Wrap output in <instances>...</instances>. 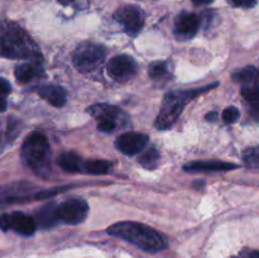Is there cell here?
I'll use <instances>...</instances> for the list:
<instances>
[{
  "label": "cell",
  "mask_w": 259,
  "mask_h": 258,
  "mask_svg": "<svg viewBox=\"0 0 259 258\" xmlns=\"http://www.w3.org/2000/svg\"><path fill=\"white\" fill-rule=\"evenodd\" d=\"M139 163H141L146 169L157 168V166H158L159 163L158 149L154 148V147L146 149V151L141 154V157H139Z\"/></svg>",
  "instance_id": "d6986e66"
},
{
  "label": "cell",
  "mask_w": 259,
  "mask_h": 258,
  "mask_svg": "<svg viewBox=\"0 0 259 258\" xmlns=\"http://www.w3.org/2000/svg\"><path fill=\"white\" fill-rule=\"evenodd\" d=\"M148 141L149 137L147 134L128 132L116 138L115 146L118 151H120L125 156H134L146 148Z\"/></svg>",
  "instance_id": "8fae6325"
},
{
  "label": "cell",
  "mask_w": 259,
  "mask_h": 258,
  "mask_svg": "<svg viewBox=\"0 0 259 258\" xmlns=\"http://www.w3.org/2000/svg\"><path fill=\"white\" fill-rule=\"evenodd\" d=\"M106 232L113 237L126 240L136 247L141 248L142 250L149 253L161 252L166 249L168 245L164 235H162L153 228L137 222L116 223L109 227Z\"/></svg>",
  "instance_id": "6da1fadb"
},
{
  "label": "cell",
  "mask_w": 259,
  "mask_h": 258,
  "mask_svg": "<svg viewBox=\"0 0 259 258\" xmlns=\"http://www.w3.org/2000/svg\"><path fill=\"white\" fill-rule=\"evenodd\" d=\"M19 134V121L15 118H9L7 126V138L8 141H14Z\"/></svg>",
  "instance_id": "d4e9b609"
},
{
  "label": "cell",
  "mask_w": 259,
  "mask_h": 258,
  "mask_svg": "<svg viewBox=\"0 0 259 258\" xmlns=\"http://www.w3.org/2000/svg\"><path fill=\"white\" fill-rule=\"evenodd\" d=\"M70 185L67 186H58V187H53V189H47V190H40L38 191L37 194L34 195V199L35 200H45V199H51V197L56 196V195L61 194V192H65L67 191V189H70Z\"/></svg>",
  "instance_id": "7402d4cb"
},
{
  "label": "cell",
  "mask_w": 259,
  "mask_h": 258,
  "mask_svg": "<svg viewBox=\"0 0 259 258\" xmlns=\"http://www.w3.org/2000/svg\"><path fill=\"white\" fill-rule=\"evenodd\" d=\"M168 71V66L167 62H153L152 65H149L148 68V75L152 78H161Z\"/></svg>",
  "instance_id": "603a6c76"
},
{
  "label": "cell",
  "mask_w": 259,
  "mask_h": 258,
  "mask_svg": "<svg viewBox=\"0 0 259 258\" xmlns=\"http://www.w3.org/2000/svg\"><path fill=\"white\" fill-rule=\"evenodd\" d=\"M217 116H218V114L215 113V111H214V113H212V111H211V113L206 114V116H205V118H206L209 121H211V120L214 121V120H217Z\"/></svg>",
  "instance_id": "f546056e"
},
{
  "label": "cell",
  "mask_w": 259,
  "mask_h": 258,
  "mask_svg": "<svg viewBox=\"0 0 259 258\" xmlns=\"http://www.w3.org/2000/svg\"><path fill=\"white\" fill-rule=\"evenodd\" d=\"M243 159H244L245 166L253 169H259V147H253V148L247 149L243 153Z\"/></svg>",
  "instance_id": "44dd1931"
},
{
  "label": "cell",
  "mask_w": 259,
  "mask_h": 258,
  "mask_svg": "<svg viewBox=\"0 0 259 258\" xmlns=\"http://www.w3.org/2000/svg\"><path fill=\"white\" fill-rule=\"evenodd\" d=\"M22 157L25 163L42 177H48L51 168V147L47 137L39 132L29 134L22 147Z\"/></svg>",
  "instance_id": "277c9868"
},
{
  "label": "cell",
  "mask_w": 259,
  "mask_h": 258,
  "mask_svg": "<svg viewBox=\"0 0 259 258\" xmlns=\"http://www.w3.org/2000/svg\"><path fill=\"white\" fill-rule=\"evenodd\" d=\"M229 3L238 8H253L255 5V0H229Z\"/></svg>",
  "instance_id": "484cf974"
},
{
  "label": "cell",
  "mask_w": 259,
  "mask_h": 258,
  "mask_svg": "<svg viewBox=\"0 0 259 258\" xmlns=\"http://www.w3.org/2000/svg\"><path fill=\"white\" fill-rule=\"evenodd\" d=\"M238 168V164L222 161H195L185 164L186 172H222Z\"/></svg>",
  "instance_id": "5bb4252c"
},
{
  "label": "cell",
  "mask_w": 259,
  "mask_h": 258,
  "mask_svg": "<svg viewBox=\"0 0 259 258\" xmlns=\"http://www.w3.org/2000/svg\"><path fill=\"white\" fill-rule=\"evenodd\" d=\"M83 162L78 154L73 152H63L57 157V164L67 172H83Z\"/></svg>",
  "instance_id": "e0dca14e"
},
{
  "label": "cell",
  "mask_w": 259,
  "mask_h": 258,
  "mask_svg": "<svg viewBox=\"0 0 259 258\" xmlns=\"http://www.w3.org/2000/svg\"><path fill=\"white\" fill-rule=\"evenodd\" d=\"M58 205L55 202H48V204L43 205L39 209L35 210L34 219L37 222V225H39L43 229H48L51 227H55L57 224L58 219Z\"/></svg>",
  "instance_id": "9a60e30c"
},
{
  "label": "cell",
  "mask_w": 259,
  "mask_h": 258,
  "mask_svg": "<svg viewBox=\"0 0 259 258\" xmlns=\"http://www.w3.org/2000/svg\"><path fill=\"white\" fill-rule=\"evenodd\" d=\"M258 75H259V72H258Z\"/></svg>",
  "instance_id": "4dcf8cb0"
},
{
  "label": "cell",
  "mask_w": 259,
  "mask_h": 258,
  "mask_svg": "<svg viewBox=\"0 0 259 258\" xmlns=\"http://www.w3.org/2000/svg\"><path fill=\"white\" fill-rule=\"evenodd\" d=\"M240 116L239 109L235 108V106H228L224 111H223V120L227 124H233L235 121H238Z\"/></svg>",
  "instance_id": "cb8c5ba5"
},
{
  "label": "cell",
  "mask_w": 259,
  "mask_h": 258,
  "mask_svg": "<svg viewBox=\"0 0 259 258\" xmlns=\"http://www.w3.org/2000/svg\"><path fill=\"white\" fill-rule=\"evenodd\" d=\"M258 75V71L255 70V67L253 66H247V67H243L240 70L235 71L232 75L233 80L237 81V82H245L250 83Z\"/></svg>",
  "instance_id": "ffe728a7"
},
{
  "label": "cell",
  "mask_w": 259,
  "mask_h": 258,
  "mask_svg": "<svg viewBox=\"0 0 259 258\" xmlns=\"http://www.w3.org/2000/svg\"><path fill=\"white\" fill-rule=\"evenodd\" d=\"M111 169V163L105 159H89L83 162V172L89 175H106Z\"/></svg>",
  "instance_id": "ac0fdd59"
},
{
  "label": "cell",
  "mask_w": 259,
  "mask_h": 258,
  "mask_svg": "<svg viewBox=\"0 0 259 258\" xmlns=\"http://www.w3.org/2000/svg\"><path fill=\"white\" fill-rule=\"evenodd\" d=\"M192 3H195L196 5H207V4H211L214 0H191Z\"/></svg>",
  "instance_id": "f1b7e54d"
},
{
  "label": "cell",
  "mask_w": 259,
  "mask_h": 258,
  "mask_svg": "<svg viewBox=\"0 0 259 258\" xmlns=\"http://www.w3.org/2000/svg\"><path fill=\"white\" fill-rule=\"evenodd\" d=\"M58 219L66 224L77 225L86 219L89 204L83 199H68L58 205Z\"/></svg>",
  "instance_id": "9c48e42d"
},
{
  "label": "cell",
  "mask_w": 259,
  "mask_h": 258,
  "mask_svg": "<svg viewBox=\"0 0 259 258\" xmlns=\"http://www.w3.org/2000/svg\"><path fill=\"white\" fill-rule=\"evenodd\" d=\"M38 95L42 99H45L48 104L56 108H61L67 101V93L65 89L61 86L53 85V83H46V85H40L35 89Z\"/></svg>",
  "instance_id": "4fadbf2b"
},
{
  "label": "cell",
  "mask_w": 259,
  "mask_h": 258,
  "mask_svg": "<svg viewBox=\"0 0 259 258\" xmlns=\"http://www.w3.org/2000/svg\"><path fill=\"white\" fill-rule=\"evenodd\" d=\"M108 75L119 82L131 80L138 72V63L132 56L118 55L111 58L106 66Z\"/></svg>",
  "instance_id": "ba28073f"
},
{
  "label": "cell",
  "mask_w": 259,
  "mask_h": 258,
  "mask_svg": "<svg viewBox=\"0 0 259 258\" xmlns=\"http://www.w3.org/2000/svg\"><path fill=\"white\" fill-rule=\"evenodd\" d=\"M106 57L105 47L96 43L85 42L77 46L73 52V66L81 72H91L100 67Z\"/></svg>",
  "instance_id": "8992f818"
},
{
  "label": "cell",
  "mask_w": 259,
  "mask_h": 258,
  "mask_svg": "<svg viewBox=\"0 0 259 258\" xmlns=\"http://www.w3.org/2000/svg\"><path fill=\"white\" fill-rule=\"evenodd\" d=\"M114 18L129 35L138 34L144 25V13L137 5H123L116 10Z\"/></svg>",
  "instance_id": "52a82bcc"
},
{
  "label": "cell",
  "mask_w": 259,
  "mask_h": 258,
  "mask_svg": "<svg viewBox=\"0 0 259 258\" xmlns=\"http://www.w3.org/2000/svg\"><path fill=\"white\" fill-rule=\"evenodd\" d=\"M215 86H218V83L205 86V88L191 89V90L171 91V93L167 94L163 99V104H162L161 110H159L158 116L156 119V123H154L156 128L159 131H166V129L171 128L176 123L177 119L180 118L181 113L184 111V108L190 100H192L195 96L210 90L211 88H215Z\"/></svg>",
  "instance_id": "3957f363"
},
{
  "label": "cell",
  "mask_w": 259,
  "mask_h": 258,
  "mask_svg": "<svg viewBox=\"0 0 259 258\" xmlns=\"http://www.w3.org/2000/svg\"><path fill=\"white\" fill-rule=\"evenodd\" d=\"M10 90H12L10 83L8 82L5 78H2V80H0V93H2V99H5V96H7L8 94H10Z\"/></svg>",
  "instance_id": "4316f807"
},
{
  "label": "cell",
  "mask_w": 259,
  "mask_h": 258,
  "mask_svg": "<svg viewBox=\"0 0 259 258\" xmlns=\"http://www.w3.org/2000/svg\"><path fill=\"white\" fill-rule=\"evenodd\" d=\"M2 228L4 232L8 229H13L18 234L29 237L34 234L37 229V222L30 215L24 214L22 211H15L13 214H4L2 217Z\"/></svg>",
  "instance_id": "30bf717a"
},
{
  "label": "cell",
  "mask_w": 259,
  "mask_h": 258,
  "mask_svg": "<svg viewBox=\"0 0 259 258\" xmlns=\"http://www.w3.org/2000/svg\"><path fill=\"white\" fill-rule=\"evenodd\" d=\"M43 68L39 65V62H25L20 63L15 67L14 75L17 78L18 82L20 83H27L32 81L33 78L37 76L42 75Z\"/></svg>",
  "instance_id": "2e32d148"
},
{
  "label": "cell",
  "mask_w": 259,
  "mask_h": 258,
  "mask_svg": "<svg viewBox=\"0 0 259 258\" xmlns=\"http://www.w3.org/2000/svg\"><path fill=\"white\" fill-rule=\"evenodd\" d=\"M240 258H259V250H248L242 253Z\"/></svg>",
  "instance_id": "83f0119b"
},
{
  "label": "cell",
  "mask_w": 259,
  "mask_h": 258,
  "mask_svg": "<svg viewBox=\"0 0 259 258\" xmlns=\"http://www.w3.org/2000/svg\"><path fill=\"white\" fill-rule=\"evenodd\" d=\"M88 113L98 120V129L105 133H111L118 128H124L131 124L125 111L118 106L109 104H96L88 108Z\"/></svg>",
  "instance_id": "5b68a950"
},
{
  "label": "cell",
  "mask_w": 259,
  "mask_h": 258,
  "mask_svg": "<svg viewBox=\"0 0 259 258\" xmlns=\"http://www.w3.org/2000/svg\"><path fill=\"white\" fill-rule=\"evenodd\" d=\"M200 28V18L199 15L194 13L184 12L177 15L174 25V33L177 39L187 40L191 39L196 35L197 30Z\"/></svg>",
  "instance_id": "7c38bea8"
},
{
  "label": "cell",
  "mask_w": 259,
  "mask_h": 258,
  "mask_svg": "<svg viewBox=\"0 0 259 258\" xmlns=\"http://www.w3.org/2000/svg\"><path fill=\"white\" fill-rule=\"evenodd\" d=\"M2 56L8 58H33L39 62L40 55L32 38L14 23L2 25Z\"/></svg>",
  "instance_id": "7a4b0ae2"
}]
</instances>
